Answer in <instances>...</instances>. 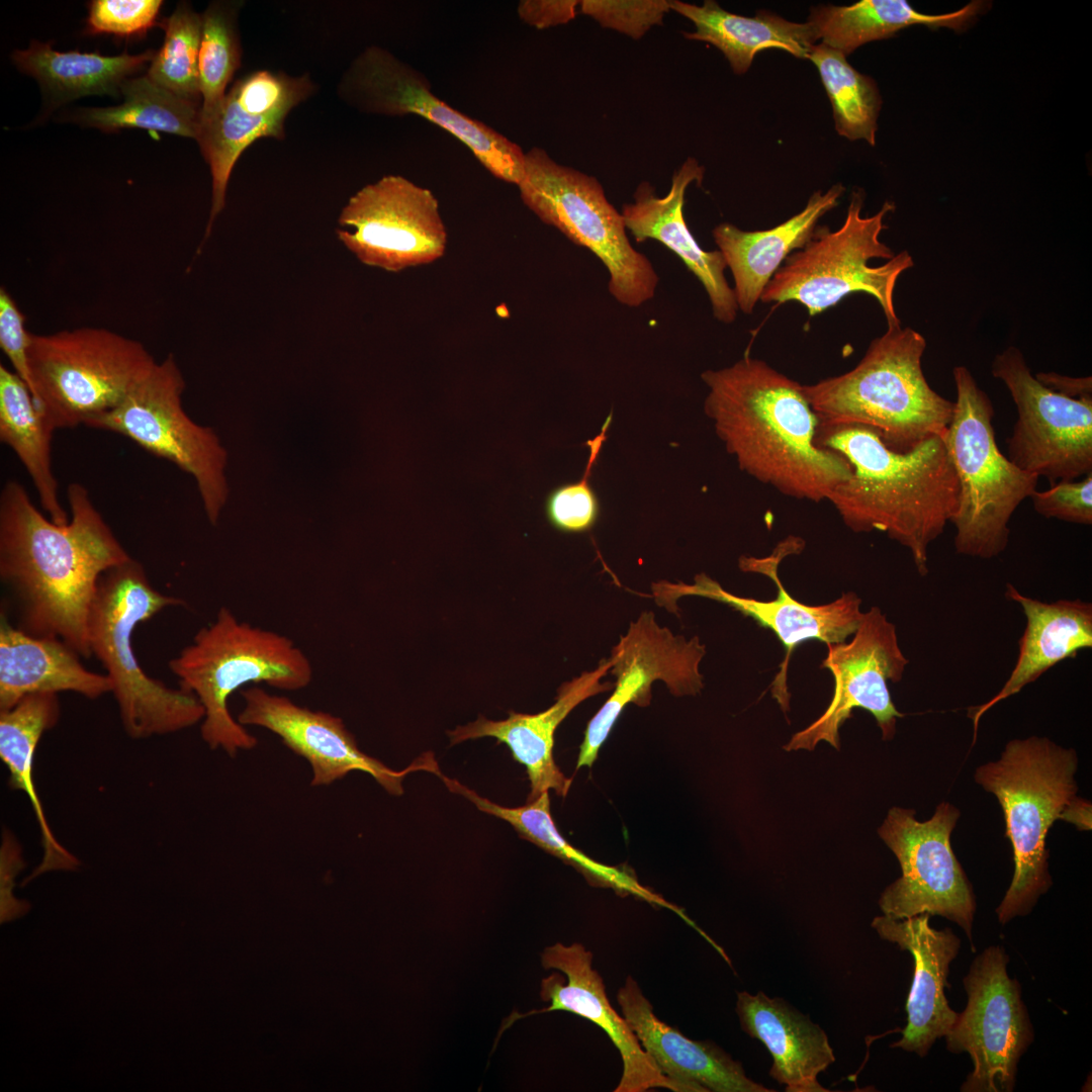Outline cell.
<instances>
[{"label":"cell","mask_w":1092,"mask_h":1092,"mask_svg":"<svg viewBox=\"0 0 1092 1092\" xmlns=\"http://www.w3.org/2000/svg\"><path fill=\"white\" fill-rule=\"evenodd\" d=\"M70 520L58 525L33 505L23 485L0 493V578L11 592L18 628L59 638L90 657L88 620L101 575L131 558L87 488L68 485Z\"/></svg>","instance_id":"1"},{"label":"cell","mask_w":1092,"mask_h":1092,"mask_svg":"<svg viewBox=\"0 0 1092 1092\" xmlns=\"http://www.w3.org/2000/svg\"><path fill=\"white\" fill-rule=\"evenodd\" d=\"M705 413L740 469L784 495L819 503L851 475L847 460L816 441L818 418L802 384L745 356L706 370Z\"/></svg>","instance_id":"2"},{"label":"cell","mask_w":1092,"mask_h":1092,"mask_svg":"<svg viewBox=\"0 0 1092 1092\" xmlns=\"http://www.w3.org/2000/svg\"><path fill=\"white\" fill-rule=\"evenodd\" d=\"M816 443L851 467L828 502L855 533L883 532L906 547L918 573H928V548L958 511L959 481L942 436L906 451L891 449L877 431L858 425L820 426Z\"/></svg>","instance_id":"3"},{"label":"cell","mask_w":1092,"mask_h":1092,"mask_svg":"<svg viewBox=\"0 0 1092 1092\" xmlns=\"http://www.w3.org/2000/svg\"><path fill=\"white\" fill-rule=\"evenodd\" d=\"M925 348V339L915 330L888 327L854 368L803 384L818 425L871 428L896 451L909 450L931 436L943 437L954 401L928 384L921 366Z\"/></svg>","instance_id":"4"},{"label":"cell","mask_w":1092,"mask_h":1092,"mask_svg":"<svg viewBox=\"0 0 1092 1092\" xmlns=\"http://www.w3.org/2000/svg\"><path fill=\"white\" fill-rule=\"evenodd\" d=\"M181 689L200 702L203 741L235 756L257 746V738L235 719L229 698L248 684L294 692L312 680V666L288 637L240 621L221 607L213 622L169 661Z\"/></svg>","instance_id":"5"},{"label":"cell","mask_w":1092,"mask_h":1092,"mask_svg":"<svg viewBox=\"0 0 1092 1092\" xmlns=\"http://www.w3.org/2000/svg\"><path fill=\"white\" fill-rule=\"evenodd\" d=\"M181 605L183 600L157 590L132 557L99 579L88 620L89 648L112 684L121 724L133 739L175 733L203 720L197 698L147 674L132 645L138 625Z\"/></svg>","instance_id":"6"},{"label":"cell","mask_w":1092,"mask_h":1092,"mask_svg":"<svg viewBox=\"0 0 1092 1092\" xmlns=\"http://www.w3.org/2000/svg\"><path fill=\"white\" fill-rule=\"evenodd\" d=\"M1077 767L1073 748L1030 736L1009 741L997 761L975 771V782L995 795L1002 807L1005 835L1013 850V878L996 909L1002 924L1027 915L1052 886L1045 839L1076 797Z\"/></svg>","instance_id":"7"},{"label":"cell","mask_w":1092,"mask_h":1092,"mask_svg":"<svg viewBox=\"0 0 1092 1092\" xmlns=\"http://www.w3.org/2000/svg\"><path fill=\"white\" fill-rule=\"evenodd\" d=\"M863 200L862 190L852 191L841 226L835 231L817 226L808 243L776 271L760 301L795 300L813 316L851 293L864 292L878 300L888 327L900 326L894 291L900 275L914 262L907 251L895 255L880 240L884 218L895 204L886 201L874 215L862 216Z\"/></svg>","instance_id":"8"},{"label":"cell","mask_w":1092,"mask_h":1092,"mask_svg":"<svg viewBox=\"0 0 1092 1092\" xmlns=\"http://www.w3.org/2000/svg\"><path fill=\"white\" fill-rule=\"evenodd\" d=\"M957 399L943 436L959 481L957 553L982 559L997 557L1009 542V521L1036 490L1038 476L1021 470L999 450L992 425L994 408L970 370L952 371Z\"/></svg>","instance_id":"9"},{"label":"cell","mask_w":1092,"mask_h":1092,"mask_svg":"<svg viewBox=\"0 0 1092 1092\" xmlns=\"http://www.w3.org/2000/svg\"><path fill=\"white\" fill-rule=\"evenodd\" d=\"M28 359L32 397L53 432L114 408L157 364L141 342L89 327L31 334Z\"/></svg>","instance_id":"10"},{"label":"cell","mask_w":1092,"mask_h":1092,"mask_svg":"<svg viewBox=\"0 0 1092 1092\" xmlns=\"http://www.w3.org/2000/svg\"><path fill=\"white\" fill-rule=\"evenodd\" d=\"M517 186L524 204L541 221L602 261L617 301L637 307L654 296L659 278L648 258L632 247L622 214L597 178L532 148L525 154L524 176Z\"/></svg>","instance_id":"11"},{"label":"cell","mask_w":1092,"mask_h":1092,"mask_svg":"<svg viewBox=\"0 0 1092 1092\" xmlns=\"http://www.w3.org/2000/svg\"><path fill=\"white\" fill-rule=\"evenodd\" d=\"M184 388L183 376L169 354L117 406L86 426L120 434L190 473L207 519L215 525L228 497L226 452L212 429L196 425L185 414Z\"/></svg>","instance_id":"12"},{"label":"cell","mask_w":1092,"mask_h":1092,"mask_svg":"<svg viewBox=\"0 0 1092 1092\" xmlns=\"http://www.w3.org/2000/svg\"><path fill=\"white\" fill-rule=\"evenodd\" d=\"M959 817V809L947 802L923 822L912 809L889 810L878 833L896 855L902 876L884 890L879 906L895 919L942 916L959 924L973 944L976 898L950 844Z\"/></svg>","instance_id":"13"},{"label":"cell","mask_w":1092,"mask_h":1092,"mask_svg":"<svg viewBox=\"0 0 1092 1092\" xmlns=\"http://www.w3.org/2000/svg\"><path fill=\"white\" fill-rule=\"evenodd\" d=\"M1008 962L1001 945L990 946L964 978L967 1006L944 1036L949 1052L967 1053L973 1062L961 1091L1011 1092L1019 1059L1033 1041L1021 988L1008 976Z\"/></svg>","instance_id":"14"},{"label":"cell","mask_w":1092,"mask_h":1092,"mask_svg":"<svg viewBox=\"0 0 1092 1092\" xmlns=\"http://www.w3.org/2000/svg\"><path fill=\"white\" fill-rule=\"evenodd\" d=\"M342 98L360 111L387 116L420 115L467 146L491 175L518 185L525 153L514 142L450 107L431 91L428 79L390 52L371 46L351 64L340 83Z\"/></svg>","instance_id":"15"},{"label":"cell","mask_w":1092,"mask_h":1092,"mask_svg":"<svg viewBox=\"0 0 1092 1092\" xmlns=\"http://www.w3.org/2000/svg\"><path fill=\"white\" fill-rule=\"evenodd\" d=\"M991 372L1004 382L1017 407L1018 419L1007 440L1014 465L1052 483L1092 471V397L1072 398L1046 387L1014 346L996 355Z\"/></svg>","instance_id":"16"},{"label":"cell","mask_w":1092,"mask_h":1092,"mask_svg":"<svg viewBox=\"0 0 1092 1092\" xmlns=\"http://www.w3.org/2000/svg\"><path fill=\"white\" fill-rule=\"evenodd\" d=\"M803 544L802 540L790 537L770 556L739 559L741 570L757 572L772 579L778 594L770 601L733 595L705 573L697 574L691 584L668 581L652 584L654 600L669 611L676 609L675 603L681 597H702L723 603L774 632L784 646L785 658L771 684V693L785 712L789 710L787 673L793 651L810 640L826 645L843 642L853 635L863 613L860 611L861 600L853 592L844 593L829 604L811 606L797 601L785 589L778 574L779 564L786 555L800 552Z\"/></svg>","instance_id":"17"},{"label":"cell","mask_w":1092,"mask_h":1092,"mask_svg":"<svg viewBox=\"0 0 1092 1092\" xmlns=\"http://www.w3.org/2000/svg\"><path fill=\"white\" fill-rule=\"evenodd\" d=\"M338 239L364 265L388 272L433 263L446 251L439 202L427 188L387 175L357 191L343 207Z\"/></svg>","instance_id":"18"},{"label":"cell","mask_w":1092,"mask_h":1092,"mask_svg":"<svg viewBox=\"0 0 1092 1092\" xmlns=\"http://www.w3.org/2000/svg\"><path fill=\"white\" fill-rule=\"evenodd\" d=\"M909 660L903 654L896 627L878 607L862 613L849 643L827 644L821 667L834 680L831 702L824 713L793 735L784 746L791 750H813L820 741L839 749V728L855 708L869 711L882 731L883 739L895 734L901 714L895 707L888 682H898Z\"/></svg>","instance_id":"19"},{"label":"cell","mask_w":1092,"mask_h":1092,"mask_svg":"<svg viewBox=\"0 0 1092 1092\" xmlns=\"http://www.w3.org/2000/svg\"><path fill=\"white\" fill-rule=\"evenodd\" d=\"M705 654L706 647L698 637L674 635L658 625L651 611L642 612L608 658L616 677L614 692L587 724L576 769L594 764L627 705H649L655 680H662L675 697L699 694L704 688L699 666Z\"/></svg>","instance_id":"20"},{"label":"cell","mask_w":1092,"mask_h":1092,"mask_svg":"<svg viewBox=\"0 0 1092 1092\" xmlns=\"http://www.w3.org/2000/svg\"><path fill=\"white\" fill-rule=\"evenodd\" d=\"M244 707L237 717L243 726H257L277 735L311 767V786H328L353 770L370 775L390 795L403 793L402 781L412 771L440 774L432 753L402 770H394L359 749L343 720L330 713L301 707L290 699L259 687L242 691Z\"/></svg>","instance_id":"21"},{"label":"cell","mask_w":1092,"mask_h":1092,"mask_svg":"<svg viewBox=\"0 0 1092 1092\" xmlns=\"http://www.w3.org/2000/svg\"><path fill=\"white\" fill-rule=\"evenodd\" d=\"M312 91L307 76L260 70L237 80L216 111L200 121L196 141L212 178L204 240L224 207L228 183L242 153L261 138L283 139L286 116Z\"/></svg>","instance_id":"22"},{"label":"cell","mask_w":1092,"mask_h":1092,"mask_svg":"<svg viewBox=\"0 0 1092 1092\" xmlns=\"http://www.w3.org/2000/svg\"><path fill=\"white\" fill-rule=\"evenodd\" d=\"M541 964L546 970L555 969L566 980L553 973L541 982L540 997L549 1006L527 1013H513L503 1023L496 1037L517 1020L551 1011H567L583 1017L601 1027L618 1049L623 1073L615 1092H645L653 1088H665L673 1092L689 1089L665 1076L651 1057L643 1050L626 1019L617 1013L606 994L600 974L593 968V953L582 944L565 945L557 942L541 953Z\"/></svg>","instance_id":"23"},{"label":"cell","mask_w":1092,"mask_h":1092,"mask_svg":"<svg viewBox=\"0 0 1092 1092\" xmlns=\"http://www.w3.org/2000/svg\"><path fill=\"white\" fill-rule=\"evenodd\" d=\"M929 917L927 913L905 919L883 915L872 921L881 938L913 956L914 976L906 1003L907 1025L901 1031V1039L891 1046L920 1057L927 1055L936 1039L945 1036L958 1016L948 1005L944 988L949 987V965L959 953L961 940L950 928L931 927Z\"/></svg>","instance_id":"24"},{"label":"cell","mask_w":1092,"mask_h":1092,"mask_svg":"<svg viewBox=\"0 0 1092 1092\" xmlns=\"http://www.w3.org/2000/svg\"><path fill=\"white\" fill-rule=\"evenodd\" d=\"M704 173L705 168L690 157L673 174L665 196H657L649 182H642L634 202L623 205L621 214L636 242L654 240L673 252L705 288L716 320L731 324L738 306L724 274L725 260L719 250L705 251L699 246L684 217L686 191L694 182L700 185Z\"/></svg>","instance_id":"25"},{"label":"cell","mask_w":1092,"mask_h":1092,"mask_svg":"<svg viewBox=\"0 0 1092 1092\" xmlns=\"http://www.w3.org/2000/svg\"><path fill=\"white\" fill-rule=\"evenodd\" d=\"M610 668V660L604 658L595 669L562 684L554 704L545 711L537 714L510 712L509 717L500 721L479 716L467 725L448 731L450 742L455 745L465 740L493 737L497 743H505L514 759L526 767L531 788L528 801L550 790L565 797L572 781L555 763V730L581 702L612 690L611 681H601Z\"/></svg>","instance_id":"26"},{"label":"cell","mask_w":1092,"mask_h":1092,"mask_svg":"<svg viewBox=\"0 0 1092 1092\" xmlns=\"http://www.w3.org/2000/svg\"><path fill=\"white\" fill-rule=\"evenodd\" d=\"M617 1000L643 1050L689 1092H769L748 1078L740 1063L711 1041L693 1040L660 1020L638 983L627 977Z\"/></svg>","instance_id":"27"},{"label":"cell","mask_w":1092,"mask_h":1092,"mask_svg":"<svg viewBox=\"0 0 1092 1092\" xmlns=\"http://www.w3.org/2000/svg\"><path fill=\"white\" fill-rule=\"evenodd\" d=\"M844 190L836 183L826 192L815 191L800 212L768 230L743 231L729 222L714 228V241L734 279L738 309L753 312L776 271L808 243L819 219L838 205Z\"/></svg>","instance_id":"28"},{"label":"cell","mask_w":1092,"mask_h":1092,"mask_svg":"<svg viewBox=\"0 0 1092 1092\" xmlns=\"http://www.w3.org/2000/svg\"><path fill=\"white\" fill-rule=\"evenodd\" d=\"M1005 597L1017 603L1026 626L1019 639L1016 663L1001 690L986 703L969 708L974 740L981 717L996 704L1019 693L1059 662L1092 648V604L1080 599L1045 603L1006 583Z\"/></svg>","instance_id":"29"},{"label":"cell","mask_w":1092,"mask_h":1092,"mask_svg":"<svg viewBox=\"0 0 1092 1092\" xmlns=\"http://www.w3.org/2000/svg\"><path fill=\"white\" fill-rule=\"evenodd\" d=\"M742 1029L760 1040L772 1057L769 1076L788 1092H827L818 1075L835 1062L825 1031L782 998L763 992L737 993Z\"/></svg>","instance_id":"30"},{"label":"cell","mask_w":1092,"mask_h":1092,"mask_svg":"<svg viewBox=\"0 0 1092 1092\" xmlns=\"http://www.w3.org/2000/svg\"><path fill=\"white\" fill-rule=\"evenodd\" d=\"M81 655L59 638L37 637L0 625V710L32 694L73 692L94 700L111 693L105 673L87 669Z\"/></svg>","instance_id":"31"},{"label":"cell","mask_w":1092,"mask_h":1092,"mask_svg":"<svg viewBox=\"0 0 1092 1092\" xmlns=\"http://www.w3.org/2000/svg\"><path fill=\"white\" fill-rule=\"evenodd\" d=\"M61 707L58 694L40 693L24 697L15 706L0 710V757L9 772V786L30 800L41 834L43 856L22 886L50 871H75L79 859L55 837L47 821L33 782V757L42 734L58 722Z\"/></svg>","instance_id":"32"},{"label":"cell","mask_w":1092,"mask_h":1092,"mask_svg":"<svg viewBox=\"0 0 1092 1092\" xmlns=\"http://www.w3.org/2000/svg\"><path fill=\"white\" fill-rule=\"evenodd\" d=\"M439 777L451 792L469 800L479 811L507 821L521 837L575 868L592 885L610 888L622 896L631 895L653 906L666 908L701 935L704 934L680 908L641 885L630 870L599 862L565 840L553 821L548 792L523 806L505 807L481 797L455 779L442 774Z\"/></svg>","instance_id":"33"},{"label":"cell","mask_w":1092,"mask_h":1092,"mask_svg":"<svg viewBox=\"0 0 1092 1092\" xmlns=\"http://www.w3.org/2000/svg\"><path fill=\"white\" fill-rule=\"evenodd\" d=\"M671 10L691 20L696 30L685 32L688 39L706 41L720 50L736 74H744L754 57L765 49H781L808 60L816 43L810 24L787 20L769 11L747 17L723 9L716 1L702 5L671 0Z\"/></svg>","instance_id":"34"},{"label":"cell","mask_w":1092,"mask_h":1092,"mask_svg":"<svg viewBox=\"0 0 1092 1092\" xmlns=\"http://www.w3.org/2000/svg\"><path fill=\"white\" fill-rule=\"evenodd\" d=\"M984 5L976 0L953 12L924 14L905 0H861L845 6H815L807 22L816 41L820 39L846 57L867 42L891 37L913 24L963 30Z\"/></svg>","instance_id":"35"},{"label":"cell","mask_w":1092,"mask_h":1092,"mask_svg":"<svg viewBox=\"0 0 1092 1092\" xmlns=\"http://www.w3.org/2000/svg\"><path fill=\"white\" fill-rule=\"evenodd\" d=\"M155 54L148 50L106 57L58 52L50 43L34 41L27 50L15 51L12 59L19 70L35 78L51 102L59 105L87 95L118 96L122 83L151 63Z\"/></svg>","instance_id":"36"},{"label":"cell","mask_w":1092,"mask_h":1092,"mask_svg":"<svg viewBox=\"0 0 1092 1092\" xmlns=\"http://www.w3.org/2000/svg\"><path fill=\"white\" fill-rule=\"evenodd\" d=\"M48 427L27 385L14 372L0 365V440L9 446L25 467L38 494L42 510L58 524L69 522L58 495L53 472Z\"/></svg>","instance_id":"37"},{"label":"cell","mask_w":1092,"mask_h":1092,"mask_svg":"<svg viewBox=\"0 0 1092 1092\" xmlns=\"http://www.w3.org/2000/svg\"><path fill=\"white\" fill-rule=\"evenodd\" d=\"M123 102L117 106L82 108L75 119L82 125L106 132L121 128H145L197 139L199 103L182 98L153 82L148 76L125 80L120 87Z\"/></svg>","instance_id":"38"},{"label":"cell","mask_w":1092,"mask_h":1092,"mask_svg":"<svg viewBox=\"0 0 1092 1092\" xmlns=\"http://www.w3.org/2000/svg\"><path fill=\"white\" fill-rule=\"evenodd\" d=\"M808 60L816 66L831 102L837 133L875 146L882 105L876 82L849 65L843 54L821 42L812 46Z\"/></svg>","instance_id":"39"},{"label":"cell","mask_w":1092,"mask_h":1092,"mask_svg":"<svg viewBox=\"0 0 1092 1092\" xmlns=\"http://www.w3.org/2000/svg\"><path fill=\"white\" fill-rule=\"evenodd\" d=\"M240 2H213L201 14L198 83L202 98L200 121L213 114L241 66L238 30Z\"/></svg>","instance_id":"40"},{"label":"cell","mask_w":1092,"mask_h":1092,"mask_svg":"<svg viewBox=\"0 0 1092 1092\" xmlns=\"http://www.w3.org/2000/svg\"><path fill=\"white\" fill-rule=\"evenodd\" d=\"M201 14L189 4L180 3L164 21L165 38L150 63L148 77L170 92L198 102V55L201 38Z\"/></svg>","instance_id":"41"},{"label":"cell","mask_w":1092,"mask_h":1092,"mask_svg":"<svg viewBox=\"0 0 1092 1092\" xmlns=\"http://www.w3.org/2000/svg\"><path fill=\"white\" fill-rule=\"evenodd\" d=\"M611 421L612 415L606 419L601 433L585 444L588 447L589 454L583 476L578 481L557 486L546 498L545 512L547 519L554 528L562 532H586L594 527L598 520L600 505L592 488L589 478L603 444L607 439V431Z\"/></svg>","instance_id":"42"},{"label":"cell","mask_w":1092,"mask_h":1092,"mask_svg":"<svg viewBox=\"0 0 1092 1092\" xmlns=\"http://www.w3.org/2000/svg\"><path fill=\"white\" fill-rule=\"evenodd\" d=\"M578 8L603 27L638 39L652 26L662 24L671 10V0H582Z\"/></svg>","instance_id":"43"},{"label":"cell","mask_w":1092,"mask_h":1092,"mask_svg":"<svg viewBox=\"0 0 1092 1092\" xmlns=\"http://www.w3.org/2000/svg\"><path fill=\"white\" fill-rule=\"evenodd\" d=\"M162 5L161 0H94L89 4L87 29L93 34L141 36L159 24Z\"/></svg>","instance_id":"44"},{"label":"cell","mask_w":1092,"mask_h":1092,"mask_svg":"<svg viewBox=\"0 0 1092 1092\" xmlns=\"http://www.w3.org/2000/svg\"><path fill=\"white\" fill-rule=\"evenodd\" d=\"M1033 508L1048 519L1081 525L1092 524V471L1080 481L1062 480L1030 496Z\"/></svg>","instance_id":"45"},{"label":"cell","mask_w":1092,"mask_h":1092,"mask_svg":"<svg viewBox=\"0 0 1092 1092\" xmlns=\"http://www.w3.org/2000/svg\"><path fill=\"white\" fill-rule=\"evenodd\" d=\"M25 317L4 287L0 289V347L13 366V371L32 394L28 351L30 333L24 328Z\"/></svg>","instance_id":"46"},{"label":"cell","mask_w":1092,"mask_h":1092,"mask_svg":"<svg viewBox=\"0 0 1092 1092\" xmlns=\"http://www.w3.org/2000/svg\"><path fill=\"white\" fill-rule=\"evenodd\" d=\"M25 867L21 849L13 835L6 830L0 852V921L8 922L25 915L30 905L13 896L14 879Z\"/></svg>","instance_id":"47"},{"label":"cell","mask_w":1092,"mask_h":1092,"mask_svg":"<svg viewBox=\"0 0 1092 1092\" xmlns=\"http://www.w3.org/2000/svg\"><path fill=\"white\" fill-rule=\"evenodd\" d=\"M579 7L575 0H524L518 4V15L527 24L544 29L572 20Z\"/></svg>","instance_id":"48"},{"label":"cell","mask_w":1092,"mask_h":1092,"mask_svg":"<svg viewBox=\"0 0 1092 1092\" xmlns=\"http://www.w3.org/2000/svg\"><path fill=\"white\" fill-rule=\"evenodd\" d=\"M1035 378L1046 387L1072 398L1092 397L1091 377L1072 378L1055 372H1040Z\"/></svg>","instance_id":"49"},{"label":"cell","mask_w":1092,"mask_h":1092,"mask_svg":"<svg viewBox=\"0 0 1092 1092\" xmlns=\"http://www.w3.org/2000/svg\"><path fill=\"white\" fill-rule=\"evenodd\" d=\"M1060 819L1074 824L1080 830L1091 829V803L1077 796L1065 807Z\"/></svg>","instance_id":"50"}]
</instances>
